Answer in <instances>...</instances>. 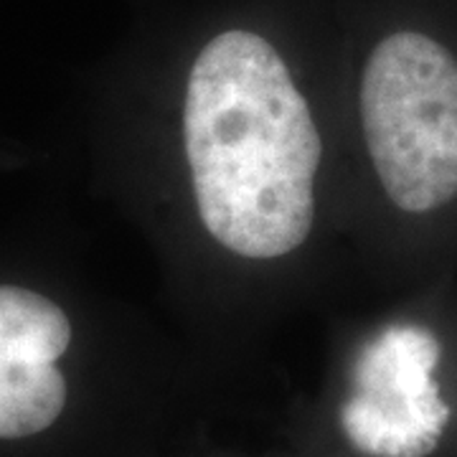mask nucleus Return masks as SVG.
Returning <instances> with one entry per match:
<instances>
[{
    "mask_svg": "<svg viewBox=\"0 0 457 457\" xmlns=\"http://www.w3.org/2000/svg\"><path fill=\"white\" fill-rule=\"evenodd\" d=\"M183 140L198 213L213 239L275 260L308 239L320 135L275 46L224 31L188 74Z\"/></svg>",
    "mask_w": 457,
    "mask_h": 457,
    "instance_id": "nucleus-1",
    "label": "nucleus"
},
{
    "mask_svg": "<svg viewBox=\"0 0 457 457\" xmlns=\"http://www.w3.org/2000/svg\"><path fill=\"white\" fill-rule=\"evenodd\" d=\"M361 125L394 206L427 213L457 196V62L435 38L399 31L371 51Z\"/></svg>",
    "mask_w": 457,
    "mask_h": 457,
    "instance_id": "nucleus-2",
    "label": "nucleus"
},
{
    "mask_svg": "<svg viewBox=\"0 0 457 457\" xmlns=\"http://www.w3.org/2000/svg\"><path fill=\"white\" fill-rule=\"evenodd\" d=\"M440 343L422 326H389L353 366L341 409L348 442L369 457H427L440 445L450 407L435 381Z\"/></svg>",
    "mask_w": 457,
    "mask_h": 457,
    "instance_id": "nucleus-3",
    "label": "nucleus"
},
{
    "mask_svg": "<svg viewBox=\"0 0 457 457\" xmlns=\"http://www.w3.org/2000/svg\"><path fill=\"white\" fill-rule=\"evenodd\" d=\"M66 404V381L56 363H33L0 348V437L44 432Z\"/></svg>",
    "mask_w": 457,
    "mask_h": 457,
    "instance_id": "nucleus-4",
    "label": "nucleus"
}]
</instances>
